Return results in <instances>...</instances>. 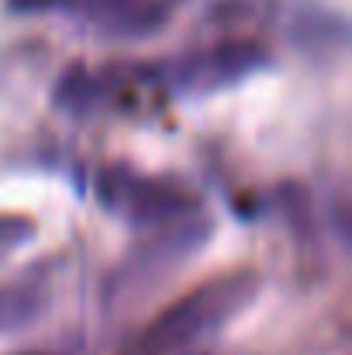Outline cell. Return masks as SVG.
I'll return each mask as SVG.
<instances>
[{"mask_svg": "<svg viewBox=\"0 0 352 355\" xmlns=\"http://www.w3.org/2000/svg\"><path fill=\"white\" fill-rule=\"evenodd\" d=\"M31 235H35V225L28 218H14V214L0 218V259L10 255L14 248H21Z\"/></svg>", "mask_w": 352, "mask_h": 355, "instance_id": "3", "label": "cell"}, {"mask_svg": "<svg viewBox=\"0 0 352 355\" xmlns=\"http://www.w3.org/2000/svg\"><path fill=\"white\" fill-rule=\"evenodd\" d=\"M17 355H45V352H17Z\"/></svg>", "mask_w": 352, "mask_h": 355, "instance_id": "4", "label": "cell"}, {"mask_svg": "<svg viewBox=\"0 0 352 355\" xmlns=\"http://www.w3.org/2000/svg\"><path fill=\"white\" fill-rule=\"evenodd\" d=\"M259 293V276L252 269H235L218 279L201 283L176 304H169L142 335L145 355H176L187 352L211 335H218L235 314H242Z\"/></svg>", "mask_w": 352, "mask_h": 355, "instance_id": "1", "label": "cell"}, {"mask_svg": "<svg viewBox=\"0 0 352 355\" xmlns=\"http://www.w3.org/2000/svg\"><path fill=\"white\" fill-rule=\"evenodd\" d=\"M45 304V286L38 276L14 279L0 290V331L3 328H24L31 318H38Z\"/></svg>", "mask_w": 352, "mask_h": 355, "instance_id": "2", "label": "cell"}]
</instances>
